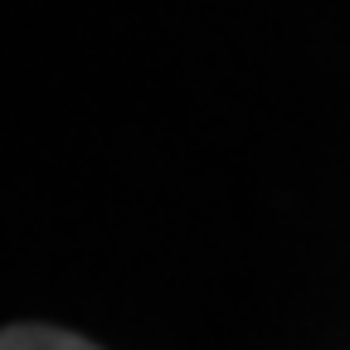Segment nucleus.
Here are the masks:
<instances>
[{"label":"nucleus","mask_w":350,"mask_h":350,"mask_svg":"<svg viewBox=\"0 0 350 350\" xmlns=\"http://www.w3.org/2000/svg\"><path fill=\"white\" fill-rule=\"evenodd\" d=\"M0 350H98L68 331H54V326H10L0 336Z\"/></svg>","instance_id":"obj_1"}]
</instances>
